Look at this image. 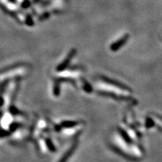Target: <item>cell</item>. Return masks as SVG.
I'll return each instance as SVG.
<instances>
[{
  "label": "cell",
  "mask_w": 162,
  "mask_h": 162,
  "mask_svg": "<svg viewBox=\"0 0 162 162\" xmlns=\"http://www.w3.org/2000/svg\"><path fill=\"white\" fill-rule=\"evenodd\" d=\"M125 39H127V37H126V38H122L121 41H119L118 43H116V44H113V45L112 46V50H116V49H118V47H119V45L121 46L122 44H124L125 41Z\"/></svg>",
  "instance_id": "obj_1"
}]
</instances>
